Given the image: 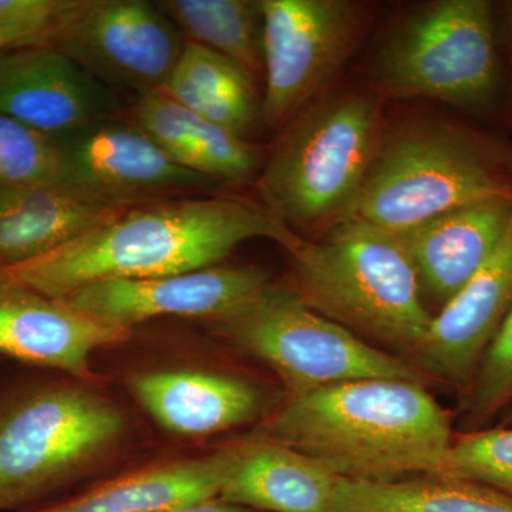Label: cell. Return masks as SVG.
I'll use <instances>...</instances> for the list:
<instances>
[{
  "instance_id": "obj_1",
  "label": "cell",
  "mask_w": 512,
  "mask_h": 512,
  "mask_svg": "<svg viewBox=\"0 0 512 512\" xmlns=\"http://www.w3.org/2000/svg\"><path fill=\"white\" fill-rule=\"evenodd\" d=\"M255 238L274 239L286 251L301 235L262 204L238 198H165L133 205L69 244L0 269V274L63 299L101 282L210 268Z\"/></svg>"
},
{
  "instance_id": "obj_2",
  "label": "cell",
  "mask_w": 512,
  "mask_h": 512,
  "mask_svg": "<svg viewBox=\"0 0 512 512\" xmlns=\"http://www.w3.org/2000/svg\"><path fill=\"white\" fill-rule=\"evenodd\" d=\"M252 439L299 451L345 480L393 483L440 476L454 436L423 382L359 379L288 397Z\"/></svg>"
},
{
  "instance_id": "obj_3",
  "label": "cell",
  "mask_w": 512,
  "mask_h": 512,
  "mask_svg": "<svg viewBox=\"0 0 512 512\" xmlns=\"http://www.w3.org/2000/svg\"><path fill=\"white\" fill-rule=\"evenodd\" d=\"M292 288L313 311L373 348L409 362L429 332L412 259L396 234L350 218L288 249Z\"/></svg>"
},
{
  "instance_id": "obj_4",
  "label": "cell",
  "mask_w": 512,
  "mask_h": 512,
  "mask_svg": "<svg viewBox=\"0 0 512 512\" xmlns=\"http://www.w3.org/2000/svg\"><path fill=\"white\" fill-rule=\"evenodd\" d=\"M382 137L375 96L349 92L312 103L286 124L262 165V205L301 237L350 220Z\"/></svg>"
},
{
  "instance_id": "obj_5",
  "label": "cell",
  "mask_w": 512,
  "mask_h": 512,
  "mask_svg": "<svg viewBox=\"0 0 512 512\" xmlns=\"http://www.w3.org/2000/svg\"><path fill=\"white\" fill-rule=\"evenodd\" d=\"M380 92L392 99H429L460 109H491L503 90L493 5L437 0L400 20L373 60Z\"/></svg>"
},
{
  "instance_id": "obj_6",
  "label": "cell",
  "mask_w": 512,
  "mask_h": 512,
  "mask_svg": "<svg viewBox=\"0 0 512 512\" xmlns=\"http://www.w3.org/2000/svg\"><path fill=\"white\" fill-rule=\"evenodd\" d=\"M210 323L237 348L271 367L289 397L350 380L423 382L412 363L367 345L319 315L292 285L269 281Z\"/></svg>"
},
{
  "instance_id": "obj_7",
  "label": "cell",
  "mask_w": 512,
  "mask_h": 512,
  "mask_svg": "<svg viewBox=\"0 0 512 512\" xmlns=\"http://www.w3.org/2000/svg\"><path fill=\"white\" fill-rule=\"evenodd\" d=\"M497 198H512V187L467 134L416 123L380 140L353 218L397 235Z\"/></svg>"
},
{
  "instance_id": "obj_8",
  "label": "cell",
  "mask_w": 512,
  "mask_h": 512,
  "mask_svg": "<svg viewBox=\"0 0 512 512\" xmlns=\"http://www.w3.org/2000/svg\"><path fill=\"white\" fill-rule=\"evenodd\" d=\"M124 429L119 407L82 387H42L0 407V512L79 476Z\"/></svg>"
},
{
  "instance_id": "obj_9",
  "label": "cell",
  "mask_w": 512,
  "mask_h": 512,
  "mask_svg": "<svg viewBox=\"0 0 512 512\" xmlns=\"http://www.w3.org/2000/svg\"><path fill=\"white\" fill-rule=\"evenodd\" d=\"M262 124L276 130L315 103L355 52L365 26L348 0H262Z\"/></svg>"
},
{
  "instance_id": "obj_10",
  "label": "cell",
  "mask_w": 512,
  "mask_h": 512,
  "mask_svg": "<svg viewBox=\"0 0 512 512\" xmlns=\"http://www.w3.org/2000/svg\"><path fill=\"white\" fill-rule=\"evenodd\" d=\"M50 43L104 86L138 99L163 89L187 40L157 3L83 0Z\"/></svg>"
},
{
  "instance_id": "obj_11",
  "label": "cell",
  "mask_w": 512,
  "mask_h": 512,
  "mask_svg": "<svg viewBox=\"0 0 512 512\" xmlns=\"http://www.w3.org/2000/svg\"><path fill=\"white\" fill-rule=\"evenodd\" d=\"M60 183L94 197L140 204L184 197L211 183L188 170L123 114L60 138Z\"/></svg>"
},
{
  "instance_id": "obj_12",
  "label": "cell",
  "mask_w": 512,
  "mask_h": 512,
  "mask_svg": "<svg viewBox=\"0 0 512 512\" xmlns=\"http://www.w3.org/2000/svg\"><path fill=\"white\" fill-rule=\"evenodd\" d=\"M0 114L55 138L123 114L109 87L52 43L0 53Z\"/></svg>"
},
{
  "instance_id": "obj_13",
  "label": "cell",
  "mask_w": 512,
  "mask_h": 512,
  "mask_svg": "<svg viewBox=\"0 0 512 512\" xmlns=\"http://www.w3.org/2000/svg\"><path fill=\"white\" fill-rule=\"evenodd\" d=\"M268 282L266 272L256 266L215 265L158 278L101 282L63 301L101 322L131 330L164 316L212 322Z\"/></svg>"
},
{
  "instance_id": "obj_14",
  "label": "cell",
  "mask_w": 512,
  "mask_h": 512,
  "mask_svg": "<svg viewBox=\"0 0 512 512\" xmlns=\"http://www.w3.org/2000/svg\"><path fill=\"white\" fill-rule=\"evenodd\" d=\"M512 311V220L497 249L440 309L410 363L463 393Z\"/></svg>"
},
{
  "instance_id": "obj_15",
  "label": "cell",
  "mask_w": 512,
  "mask_h": 512,
  "mask_svg": "<svg viewBox=\"0 0 512 512\" xmlns=\"http://www.w3.org/2000/svg\"><path fill=\"white\" fill-rule=\"evenodd\" d=\"M128 335L0 274V355L89 380L93 353Z\"/></svg>"
},
{
  "instance_id": "obj_16",
  "label": "cell",
  "mask_w": 512,
  "mask_h": 512,
  "mask_svg": "<svg viewBox=\"0 0 512 512\" xmlns=\"http://www.w3.org/2000/svg\"><path fill=\"white\" fill-rule=\"evenodd\" d=\"M511 220L512 198H497L397 234L416 268L423 296L443 308L497 249Z\"/></svg>"
},
{
  "instance_id": "obj_17",
  "label": "cell",
  "mask_w": 512,
  "mask_h": 512,
  "mask_svg": "<svg viewBox=\"0 0 512 512\" xmlns=\"http://www.w3.org/2000/svg\"><path fill=\"white\" fill-rule=\"evenodd\" d=\"M133 205L60 181L0 188V269L49 254Z\"/></svg>"
},
{
  "instance_id": "obj_18",
  "label": "cell",
  "mask_w": 512,
  "mask_h": 512,
  "mask_svg": "<svg viewBox=\"0 0 512 512\" xmlns=\"http://www.w3.org/2000/svg\"><path fill=\"white\" fill-rule=\"evenodd\" d=\"M130 389L161 427L178 436H210L244 426L264 409L254 384L201 370L141 373L131 379Z\"/></svg>"
},
{
  "instance_id": "obj_19",
  "label": "cell",
  "mask_w": 512,
  "mask_h": 512,
  "mask_svg": "<svg viewBox=\"0 0 512 512\" xmlns=\"http://www.w3.org/2000/svg\"><path fill=\"white\" fill-rule=\"evenodd\" d=\"M242 446L144 467L37 512H156L220 498Z\"/></svg>"
},
{
  "instance_id": "obj_20",
  "label": "cell",
  "mask_w": 512,
  "mask_h": 512,
  "mask_svg": "<svg viewBox=\"0 0 512 512\" xmlns=\"http://www.w3.org/2000/svg\"><path fill=\"white\" fill-rule=\"evenodd\" d=\"M339 478L299 451L252 439L220 498L254 511L333 512Z\"/></svg>"
},
{
  "instance_id": "obj_21",
  "label": "cell",
  "mask_w": 512,
  "mask_h": 512,
  "mask_svg": "<svg viewBox=\"0 0 512 512\" xmlns=\"http://www.w3.org/2000/svg\"><path fill=\"white\" fill-rule=\"evenodd\" d=\"M161 92L245 140L262 124L261 97L254 80L237 64L192 42L185 43Z\"/></svg>"
},
{
  "instance_id": "obj_22",
  "label": "cell",
  "mask_w": 512,
  "mask_h": 512,
  "mask_svg": "<svg viewBox=\"0 0 512 512\" xmlns=\"http://www.w3.org/2000/svg\"><path fill=\"white\" fill-rule=\"evenodd\" d=\"M333 512H512V498L487 485L450 477L393 483L339 478Z\"/></svg>"
},
{
  "instance_id": "obj_23",
  "label": "cell",
  "mask_w": 512,
  "mask_h": 512,
  "mask_svg": "<svg viewBox=\"0 0 512 512\" xmlns=\"http://www.w3.org/2000/svg\"><path fill=\"white\" fill-rule=\"evenodd\" d=\"M157 6L187 42L237 64L254 82L264 77L262 0H161Z\"/></svg>"
},
{
  "instance_id": "obj_24",
  "label": "cell",
  "mask_w": 512,
  "mask_h": 512,
  "mask_svg": "<svg viewBox=\"0 0 512 512\" xmlns=\"http://www.w3.org/2000/svg\"><path fill=\"white\" fill-rule=\"evenodd\" d=\"M512 404V311L461 393V433L487 429Z\"/></svg>"
},
{
  "instance_id": "obj_25",
  "label": "cell",
  "mask_w": 512,
  "mask_h": 512,
  "mask_svg": "<svg viewBox=\"0 0 512 512\" xmlns=\"http://www.w3.org/2000/svg\"><path fill=\"white\" fill-rule=\"evenodd\" d=\"M440 476L484 484L512 498V427L457 434Z\"/></svg>"
},
{
  "instance_id": "obj_26",
  "label": "cell",
  "mask_w": 512,
  "mask_h": 512,
  "mask_svg": "<svg viewBox=\"0 0 512 512\" xmlns=\"http://www.w3.org/2000/svg\"><path fill=\"white\" fill-rule=\"evenodd\" d=\"M60 171L59 138L0 114V188L55 183Z\"/></svg>"
},
{
  "instance_id": "obj_27",
  "label": "cell",
  "mask_w": 512,
  "mask_h": 512,
  "mask_svg": "<svg viewBox=\"0 0 512 512\" xmlns=\"http://www.w3.org/2000/svg\"><path fill=\"white\" fill-rule=\"evenodd\" d=\"M261 148L217 124L195 117L190 168L210 180H248L262 168Z\"/></svg>"
},
{
  "instance_id": "obj_28",
  "label": "cell",
  "mask_w": 512,
  "mask_h": 512,
  "mask_svg": "<svg viewBox=\"0 0 512 512\" xmlns=\"http://www.w3.org/2000/svg\"><path fill=\"white\" fill-rule=\"evenodd\" d=\"M123 117L140 128L175 163L191 170L192 127L197 114L158 90L138 97L130 110L123 111Z\"/></svg>"
},
{
  "instance_id": "obj_29",
  "label": "cell",
  "mask_w": 512,
  "mask_h": 512,
  "mask_svg": "<svg viewBox=\"0 0 512 512\" xmlns=\"http://www.w3.org/2000/svg\"><path fill=\"white\" fill-rule=\"evenodd\" d=\"M83 0H0V30L50 43Z\"/></svg>"
},
{
  "instance_id": "obj_30",
  "label": "cell",
  "mask_w": 512,
  "mask_h": 512,
  "mask_svg": "<svg viewBox=\"0 0 512 512\" xmlns=\"http://www.w3.org/2000/svg\"><path fill=\"white\" fill-rule=\"evenodd\" d=\"M156 512H256L249 510V508L241 507L227 503L221 498H212V500L200 501V503H192L185 505H178V507L165 508Z\"/></svg>"
},
{
  "instance_id": "obj_31",
  "label": "cell",
  "mask_w": 512,
  "mask_h": 512,
  "mask_svg": "<svg viewBox=\"0 0 512 512\" xmlns=\"http://www.w3.org/2000/svg\"><path fill=\"white\" fill-rule=\"evenodd\" d=\"M35 43L32 37L22 35V33L0 30V53H2L3 50L9 49V47L35 45Z\"/></svg>"
},
{
  "instance_id": "obj_32",
  "label": "cell",
  "mask_w": 512,
  "mask_h": 512,
  "mask_svg": "<svg viewBox=\"0 0 512 512\" xmlns=\"http://www.w3.org/2000/svg\"><path fill=\"white\" fill-rule=\"evenodd\" d=\"M498 420H500L498 427H512V404L503 414H501L500 417H498Z\"/></svg>"
},
{
  "instance_id": "obj_33",
  "label": "cell",
  "mask_w": 512,
  "mask_h": 512,
  "mask_svg": "<svg viewBox=\"0 0 512 512\" xmlns=\"http://www.w3.org/2000/svg\"><path fill=\"white\" fill-rule=\"evenodd\" d=\"M508 30H510V42L512 46V3H510V8H508Z\"/></svg>"
}]
</instances>
